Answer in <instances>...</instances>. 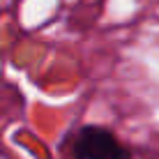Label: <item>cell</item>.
<instances>
[{
    "mask_svg": "<svg viewBox=\"0 0 159 159\" xmlns=\"http://www.w3.org/2000/svg\"><path fill=\"white\" fill-rule=\"evenodd\" d=\"M74 159H131L129 150L104 127H85L72 145Z\"/></svg>",
    "mask_w": 159,
    "mask_h": 159,
    "instance_id": "obj_1",
    "label": "cell"
}]
</instances>
